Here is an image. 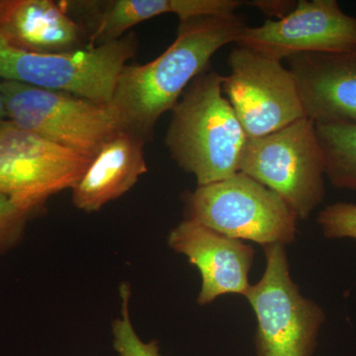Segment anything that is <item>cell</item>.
<instances>
[{
    "label": "cell",
    "instance_id": "277c9868",
    "mask_svg": "<svg viewBox=\"0 0 356 356\" xmlns=\"http://www.w3.org/2000/svg\"><path fill=\"white\" fill-rule=\"evenodd\" d=\"M137 51L133 33L95 47L30 53L0 38V79L109 104L126 63Z\"/></svg>",
    "mask_w": 356,
    "mask_h": 356
},
{
    "label": "cell",
    "instance_id": "30bf717a",
    "mask_svg": "<svg viewBox=\"0 0 356 356\" xmlns=\"http://www.w3.org/2000/svg\"><path fill=\"white\" fill-rule=\"evenodd\" d=\"M235 44L281 62L299 54L353 50L356 17L337 0H300L284 18L245 26Z\"/></svg>",
    "mask_w": 356,
    "mask_h": 356
},
{
    "label": "cell",
    "instance_id": "d6986e66",
    "mask_svg": "<svg viewBox=\"0 0 356 356\" xmlns=\"http://www.w3.org/2000/svg\"><path fill=\"white\" fill-rule=\"evenodd\" d=\"M317 222L325 238L356 240V204H331L318 213Z\"/></svg>",
    "mask_w": 356,
    "mask_h": 356
},
{
    "label": "cell",
    "instance_id": "7a4b0ae2",
    "mask_svg": "<svg viewBox=\"0 0 356 356\" xmlns=\"http://www.w3.org/2000/svg\"><path fill=\"white\" fill-rule=\"evenodd\" d=\"M224 76L207 69L185 89L172 111L165 146L197 185L221 181L238 172L248 137L222 92Z\"/></svg>",
    "mask_w": 356,
    "mask_h": 356
},
{
    "label": "cell",
    "instance_id": "e0dca14e",
    "mask_svg": "<svg viewBox=\"0 0 356 356\" xmlns=\"http://www.w3.org/2000/svg\"><path fill=\"white\" fill-rule=\"evenodd\" d=\"M121 315L112 323L113 348L118 356H161L158 341L149 343L142 341L138 336L131 322L130 303L131 289L128 283L120 287Z\"/></svg>",
    "mask_w": 356,
    "mask_h": 356
},
{
    "label": "cell",
    "instance_id": "5bb4252c",
    "mask_svg": "<svg viewBox=\"0 0 356 356\" xmlns=\"http://www.w3.org/2000/svg\"><path fill=\"white\" fill-rule=\"evenodd\" d=\"M146 140L129 131H119L105 142L88 170L72 189L76 209L97 212L132 189L147 172Z\"/></svg>",
    "mask_w": 356,
    "mask_h": 356
},
{
    "label": "cell",
    "instance_id": "8fae6325",
    "mask_svg": "<svg viewBox=\"0 0 356 356\" xmlns=\"http://www.w3.org/2000/svg\"><path fill=\"white\" fill-rule=\"evenodd\" d=\"M168 245L200 273L199 305H208L225 294L245 296L254 261L252 245L185 219L170 232Z\"/></svg>",
    "mask_w": 356,
    "mask_h": 356
},
{
    "label": "cell",
    "instance_id": "ffe728a7",
    "mask_svg": "<svg viewBox=\"0 0 356 356\" xmlns=\"http://www.w3.org/2000/svg\"><path fill=\"white\" fill-rule=\"evenodd\" d=\"M297 1L292 0H252L245 1V6L259 9L262 13L277 19L284 18L296 7Z\"/></svg>",
    "mask_w": 356,
    "mask_h": 356
},
{
    "label": "cell",
    "instance_id": "2e32d148",
    "mask_svg": "<svg viewBox=\"0 0 356 356\" xmlns=\"http://www.w3.org/2000/svg\"><path fill=\"white\" fill-rule=\"evenodd\" d=\"M324 154L325 177L332 186L356 191V124H316Z\"/></svg>",
    "mask_w": 356,
    "mask_h": 356
},
{
    "label": "cell",
    "instance_id": "7c38bea8",
    "mask_svg": "<svg viewBox=\"0 0 356 356\" xmlns=\"http://www.w3.org/2000/svg\"><path fill=\"white\" fill-rule=\"evenodd\" d=\"M306 118L356 124V49L299 54L287 58Z\"/></svg>",
    "mask_w": 356,
    "mask_h": 356
},
{
    "label": "cell",
    "instance_id": "ac0fdd59",
    "mask_svg": "<svg viewBox=\"0 0 356 356\" xmlns=\"http://www.w3.org/2000/svg\"><path fill=\"white\" fill-rule=\"evenodd\" d=\"M37 212L23 209L6 196H0V257L19 245L28 222Z\"/></svg>",
    "mask_w": 356,
    "mask_h": 356
},
{
    "label": "cell",
    "instance_id": "8992f818",
    "mask_svg": "<svg viewBox=\"0 0 356 356\" xmlns=\"http://www.w3.org/2000/svg\"><path fill=\"white\" fill-rule=\"evenodd\" d=\"M264 250L266 271L245 295L257 321V356H313L324 309L300 293L290 275L285 245L273 243Z\"/></svg>",
    "mask_w": 356,
    "mask_h": 356
},
{
    "label": "cell",
    "instance_id": "3957f363",
    "mask_svg": "<svg viewBox=\"0 0 356 356\" xmlns=\"http://www.w3.org/2000/svg\"><path fill=\"white\" fill-rule=\"evenodd\" d=\"M184 219L236 240L266 245L294 243L298 217L277 193L238 172L182 194Z\"/></svg>",
    "mask_w": 356,
    "mask_h": 356
},
{
    "label": "cell",
    "instance_id": "ba28073f",
    "mask_svg": "<svg viewBox=\"0 0 356 356\" xmlns=\"http://www.w3.org/2000/svg\"><path fill=\"white\" fill-rule=\"evenodd\" d=\"M91 158L58 146L13 122L0 123V196L38 212L48 199L72 189Z\"/></svg>",
    "mask_w": 356,
    "mask_h": 356
},
{
    "label": "cell",
    "instance_id": "5b68a950",
    "mask_svg": "<svg viewBox=\"0 0 356 356\" xmlns=\"http://www.w3.org/2000/svg\"><path fill=\"white\" fill-rule=\"evenodd\" d=\"M238 172L277 193L307 220L324 201V154L315 122L302 118L262 137L248 139Z\"/></svg>",
    "mask_w": 356,
    "mask_h": 356
},
{
    "label": "cell",
    "instance_id": "44dd1931",
    "mask_svg": "<svg viewBox=\"0 0 356 356\" xmlns=\"http://www.w3.org/2000/svg\"><path fill=\"white\" fill-rule=\"evenodd\" d=\"M2 79H0V123L7 120L6 99L1 89Z\"/></svg>",
    "mask_w": 356,
    "mask_h": 356
},
{
    "label": "cell",
    "instance_id": "9a60e30c",
    "mask_svg": "<svg viewBox=\"0 0 356 356\" xmlns=\"http://www.w3.org/2000/svg\"><path fill=\"white\" fill-rule=\"evenodd\" d=\"M88 8L83 27L88 47L116 41L134 26L163 14H175L179 21L200 16L236 14L245 1L240 0H114L83 2Z\"/></svg>",
    "mask_w": 356,
    "mask_h": 356
},
{
    "label": "cell",
    "instance_id": "52a82bcc",
    "mask_svg": "<svg viewBox=\"0 0 356 356\" xmlns=\"http://www.w3.org/2000/svg\"><path fill=\"white\" fill-rule=\"evenodd\" d=\"M1 89L7 120L88 158L123 130L110 104L15 81H2Z\"/></svg>",
    "mask_w": 356,
    "mask_h": 356
},
{
    "label": "cell",
    "instance_id": "9c48e42d",
    "mask_svg": "<svg viewBox=\"0 0 356 356\" xmlns=\"http://www.w3.org/2000/svg\"><path fill=\"white\" fill-rule=\"evenodd\" d=\"M222 92L247 134L262 137L305 118L296 79L281 60L235 47Z\"/></svg>",
    "mask_w": 356,
    "mask_h": 356
},
{
    "label": "cell",
    "instance_id": "6da1fadb",
    "mask_svg": "<svg viewBox=\"0 0 356 356\" xmlns=\"http://www.w3.org/2000/svg\"><path fill=\"white\" fill-rule=\"evenodd\" d=\"M245 26L236 14L179 21L177 38L161 56L147 64L126 65L109 103L123 130L151 139L159 118L172 111L192 81L209 69L213 56L235 43Z\"/></svg>",
    "mask_w": 356,
    "mask_h": 356
},
{
    "label": "cell",
    "instance_id": "4fadbf2b",
    "mask_svg": "<svg viewBox=\"0 0 356 356\" xmlns=\"http://www.w3.org/2000/svg\"><path fill=\"white\" fill-rule=\"evenodd\" d=\"M0 38L30 53H63L86 48V30L65 2L0 0Z\"/></svg>",
    "mask_w": 356,
    "mask_h": 356
}]
</instances>
